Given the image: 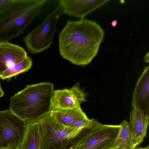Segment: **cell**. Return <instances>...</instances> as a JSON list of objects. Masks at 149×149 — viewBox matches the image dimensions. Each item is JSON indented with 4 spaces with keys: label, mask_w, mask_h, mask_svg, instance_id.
<instances>
[{
    "label": "cell",
    "mask_w": 149,
    "mask_h": 149,
    "mask_svg": "<svg viewBox=\"0 0 149 149\" xmlns=\"http://www.w3.org/2000/svg\"><path fill=\"white\" fill-rule=\"evenodd\" d=\"M69 149V148H68V149Z\"/></svg>",
    "instance_id": "obj_22"
},
{
    "label": "cell",
    "mask_w": 149,
    "mask_h": 149,
    "mask_svg": "<svg viewBox=\"0 0 149 149\" xmlns=\"http://www.w3.org/2000/svg\"><path fill=\"white\" fill-rule=\"evenodd\" d=\"M28 56L24 48L9 42H0V77L7 69Z\"/></svg>",
    "instance_id": "obj_11"
},
{
    "label": "cell",
    "mask_w": 149,
    "mask_h": 149,
    "mask_svg": "<svg viewBox=\"0 0 149 149\" xmlns=\"http://www.w3.org/2000/svg\"><path fill=\"white\" fill-rule=\"evenodd\" d=\"M149 114L136 109L130 112L129 129L135 146L140 145L147 134Z\"/></svg>",
    "instance_id": "obj_12"
},
{
    "label": "cell",
    "mask_w": 149,
    "mask_h": 149,
    "mask_svg": "<svg viewBox=\"0 0 149 149\" xmlns=\"http://www.w3.org/2000/svg\"><path fill=\"white\" fill-rule=\"evenodd\" d=\"M120 127V125L103 124L93 119L83 128L69 148L113 149Z\"/></svg>",
    "instance_id": "obj_4"
},
{
    "label": "cell",
    "mask_w": 149,
    "mask_h": 149,
    "mask_svg": "<svg viewBox=\"0 0 149 149\" xmlns=\"http://www.w3.org/2000/svg\"><path fill=\"white\" fill-rule=\"evenodd\" d=\"M26 124L9 109L0 111V149H18Z\"/></svg>",
    "instance_id": "obj_7"
},
{
    "label": "cell",
    "mask_w": 149,
    "mask_h": 149,
    "mask_svg": "<svg viewBox=\"0 0 149 149\" xmlns=\"http://www.w3.org/2000/svg\"><path fill=\"white\" fill-rule=\"evenodd\" d=\"M54 88L47 82L27 85L10 97L9 109L26 123L38 122L52 110Z\"/></svg>",
    "instance_id": "obj_2"
},
{
    "label": "cell",
    "mask_w": 149,
    "mask_h": 149,
    "mask_svg": "<svg viewBox=\"0 0 149 149\" xmlns=\"http://www.w3.org/2000/svg\"><path fill=\"white\" fill-rule=\"evenodd\" d=\"M42 141V131L39 123H28L18 149H41Z\"/></svg>",
    "instance_id": "obj_13"
},
{
    "label": "cell",
    "mask_w": 149,
    "mask_h": 149,
    "mask_svg": "<svg viewBox=\"0 0 149 149\" xmlns=\"http://www.w3.org/2000/svg\"><path fill=\"white\" fill-rule=\"evenodd\" d=\"M4 93L2 89L0 84V97H2L4 95Z\"/></svg>",
    "instance_id": "obj_20"
},
{
    "label": "cell",
    "mask_w": 149,
    "mask_h": 149,
    "mask_svg": "<svg viewBox=\"0 0 149 149\" xmlns=\"http://www.w3.org/2000/svg\"><path fill=\"white\" fill-rule=\"evenodd\" d=\"M60 55L72 63L85 66L97 55L104 36L97 23L86 19L68 20L58 35Z\"/></svg>",
    "instance_id": "obj_1"
},
{
    "label": "cell",
    "mask_w": 149,
    "mask_h": 149,
    "mask_svg": "<svg viewBox=\"0 0 149 149\" xmlns=\"http://www.w3.org/2000/svg\"><path fill=\"white\" fill-rule=\"evenodd\" d=\"M50 113L54 118L66 126H70L88 118L81 106L72 109L52 110Z\"/></svg>",
    "instance_id": "obj_14"
},
{
    "label": "cell",
    "mask_w": 149,
    "mask_h": 149,
    "mask_svg": "<svg viewBox=\"0 0 149 149\" xmlns=\"http://www.w3.org/2000/svg\"><path fill=\"white\" fill-rule=\"evenodd\" d=\"M31 58L28 56L21 61L18 62L4 71L0 78L2 79H10L12 77L28 71L32 66Z\"/></svg>",
    "instance_id": "obj_16"
},
{
    "label": "cell",
    "mask_w": 149,
    "mask_h": 149,
    "mask_svg": "<svg viewBox=\"0 0 149 149\" xmlns=\"http://www.w3.org/2000/svg\"><path fill=\"white\" fill-rule=\"evenodd\" d=\"M47 0H12L0 13V42H9L24 33L42 12Z\"/></svg>",
    "instance_id": "obj_3"
},
{
    "label": "cell",
    "mask_w": 149,
    "mask_h": 149,
    "mask_svg": "<svg viewBox=\"0 0 149 149\" xmlns=\"http://www.w3.org/2000/svg\"><path fill=\"white\" fill-rule=\"evenodd\" d=\"M42 135L41 149L69 148L83 128L82 127L65 126L51 115H46L38 121Z\"/></svg>",
    "instance_id": "obj_5"
},
{
    "label": "cell",
    "mask_w": 149,
    "mask_h": 149,
    "mask_svg": "<svg viewBox=\"0 0 149 149\" xmlns=\"http://www.w3.org/2000/svg\"></svg>",
    "instance_id": "obj_23"
},
{
    "label": "cell",
    "mask_w": 149,
    "mask_h": 149,
    "mask_svg": "<svg viewBox=\"0 0 149 149\" xmlns=\"http://www.w3.org/2000/svg\"><path fill=\"white\" fill-rule=\"evenodd\" d=\"M133 108L149 114V66H145L134 91L131 103Z\"/></svg>",
    "instance_id": "obj_10"
},
{
    "label": "cell",
    "mask_w": 149,
    "mask_h": 149,
    "mask_svg": "<svg viewBox=\"0 0 149 149\" xmlns=\"http://www.w3.org/2000/svg\"></svg>",
    "instance_id": "obj_24"
},
{
    "label": "cell",
    "mask_w": 149,
    "mask_h": 149,
    "mask_svg": "<svg viewBox=\"0 0 149 149\" xmlns=\"http://www.w3.org/2000/svg\"><path fill=\"white\" fill-rule=\"evenodd\" d=\"M136 149H149V146H147L145 147H138L136 148Z\"/></svg>",
    "instance_id": "obj_21"
},
{
    "label": "cell",
    "mask_w": 149,
    "mask_h": 149,
    "mask_svg": "<svg viewBox=\"0 0 149 149\" xmlns=\"http://www.w3.org/2000/svg\"><path fill=\"white\" fill-rule=\"evenodd\" d=\"M86 101V94L77 83L70 89L54 90L51 107L52 110L72 109Z\"/></svg>",
    "instance_id": "obj_8"
},
{
    "label": "cell",
    "mask_w": 149,
    "mask_h": 149,
    "mask_svg": "<svg viewBox=\"0 0 149 149\" xmlns=\"http://www.w3.org/2000/svg\"><path fill=\"white\" fill-rule=\"evenodd\" d=\"M144 60L146 62H149V52H148L144 56Z\"/></svg>",
    "instance_id": "obj_18"
},
{
    "label": "cell",
    "mask_w": 149,
    "mask_h": 149,
    "mask_svg": "<svg viewBox=\"0 0 149 149\" xmlns=\"http://www.w3.org/2000/svg\"><path fill=\"white\" fill-rule=\"evenodd\" d=\"M62 13L60 5L48 14L44 20L23 39L28 50L35 54L41 52L51 46L58 19Z\"/></svg>",
    "instance_id": "obj_6"
},
{
    "label": "cell",
    "mask_w": 149,
    "mask_h": 149,
    "mask_svg": "<svg viewBox=\"0 0 149 149\" xmlns=\"http://www.w3.org/2000/svg\"><path fill=\"white\" fill-rule=\"evenodd\" d=\"M117 21L116 20H115L113 21L111 23V25L115 27L116 26L117 24Z\"/></svg>",
    "instance_id": "obj_19"
},
{
    "label": "cell",
    "mask_w": 149,
    "mask_h": 149,
    "mask_svg": "<svg viewBox=\"0 0 149 149\" xmlns=\"http://www.w3.org/2000/svg\"><path fill=\"white\" fill-rule=\"evenodd\" d=\"M113 149H136V146L130 130L128 123L123 120Z\"/></svg>",
    "instance_id": "obj_15"
},
{
    "label": "cell",
    "mask_w": 149,
    "mask_h": 149,
    "mask_svg": "<svg viewBox=\"0 0 149 149\" xmlns=\"http://www.w3.org/2000/svg\"><path fill=\"white\" fill-rule=\"evenodd\" d=\"M12 1V0H0V13L7 7Z\"/></svg>",
    "instance_id": "obj_17"
},
{
    "label": "cell",
    "mask_w": 149,
    "mask_h": 149,
    "mask_svg": "<svg viewBox=\"0 0 149 149\" xmlns=\"http://www.w3.org/2000/svg\"><path fill=\"white\" fill-rule=\"evenodd\" d=\"M109 1L108 0H61L58 4L62 13L81 19Z\"/></svg>",
    "instance_id": "obj_9"
}]
</instances>
